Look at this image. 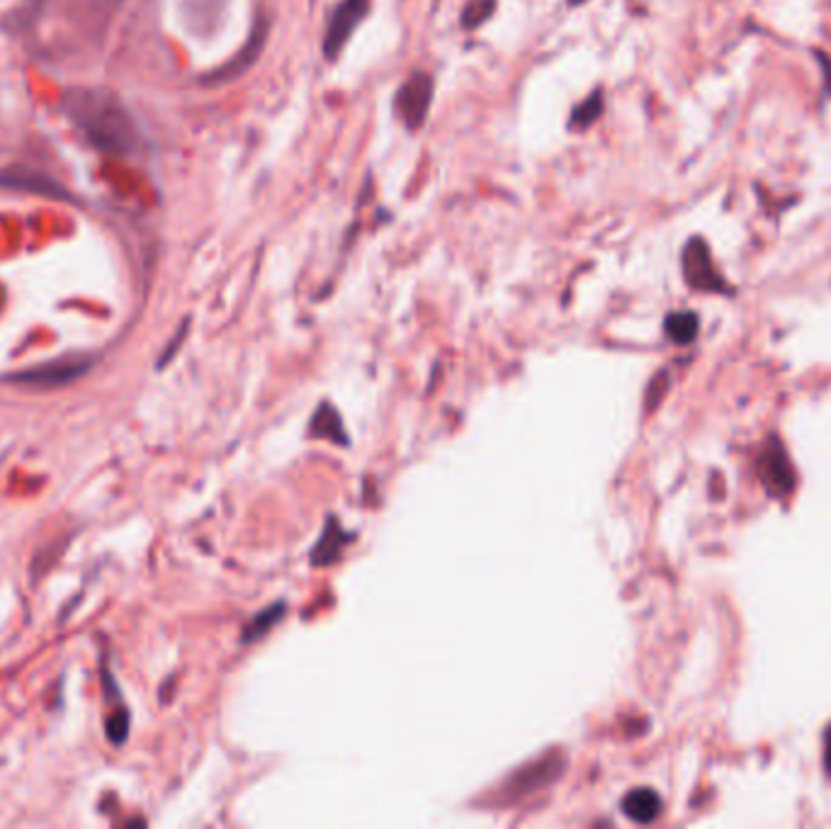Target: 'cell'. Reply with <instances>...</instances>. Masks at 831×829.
Listing matches in <instances>:
<instances>
[{
	"mask_svg": "<svg viewBox=\"0 0 831 829\" xmlns=\"http://www.w3.org/2000/svg\"><path fill=\"white\" fill-rule=\"evenodd\" d=\"M367 13L370 0H341L335 6L327 32H323V54H327V59H335L345 50V44L351 42L353 32L367 18Z\"/></svg>",
	"mask_w": 831,
	"mask_h": 829,
	"instance_id": "277c9868",
	"label": "cell"
},
{
	"mask_svg": "<svg viewBox=\"0 0 831 829\" xmlns=\"http://www.w3.org/2000/svg\"><path fill=\"white\" fill-rule=\"evenodd\" d=\"M430 103H433V78L424 71H416V74L408 76L402 88L394 95V113L402 119V125L406 129H420L426 123V117L430 113Z\"/></svg>",
	"mask_w": 831,
	"mask_h": 829,
	"instance_id": "3957f363",
	"label": "cell"
},
{
	"mask_svg": "<svg viewBox=\"0 0 831 829\" xmlns=\"http://www.w3.org/2000/svg\"><path fill=\"white\" fill-rule=\"evenodd\" d=\"M572 3H574V6H582V3H586V0H572Z\"/></svg>",
	"mask_w": 831,
	"mask_h": 829,
	"instance_id": "ac0fdd59",
	"label": "cell"
},
{
	"mask_svg": "<svg viewBox=\"0 0 831 829\" xmlns=\"http://www.w3.org/2000/svg\"><path fill=\"white\" fill-rule=\"evenodd\" d=\"M600 113H604V93L594 91L582 105L574 107V113L569 117V127H574V129L592 127L596 119L600 117Z\"/></svg>",
	"mask_w": 831,
	"mask_h": 829,
	"instance_id": "30bf717a",
	"label": "cell"
},
{
	"mask_svg": "<svg viewBox=\"0 0 831 829\" xmlns=\"http://www.w3.org/2000/svg\"><path fill=\"white\" fill-rule=\"evenodd\" d=\"M62 110L90 147L107 156H131L141 144L135 117L115 93L98 86H76L64 93Z\"/></svg>",
	"mask_w": 831,
	"mask_h": 829,
	"instance_id": "6da1fadb",
	"label": "cell"
},
{
	"mask_svg": "<svg viewBox=\"0 0 831 829\" xmlns=\"http://www.w3.org/2000/svg\"><path fill=\"white\" fill-rule=\"evenodd\" d=\"M493 8H497V0H475V3H469L462 13V28L475 30L479 25H484L489 15L493 13Z\"/></svg>",
	"mask_w": 831,
	"mask_h": 829,
	"instance_id": "8fae6325",
	"label": "cell"
},
{
	"mask_svg": "<svg viewBox=\"0 0 831 829\" xmlns=\"http://www.w3.org/2000/svg\"><path fill=\"white\" fill-rule=\"evenodd\" d=\"M824 766L831 776V727L827 730V737H824Z\"/></svg>",
	"mask_w": 831,
	"mask_h": 829,
	"instance_id": "9a60e30c",
	"label": "cell"
},
{
	"mask_svg": "<svg viewBox=\"0 0 831 829\" xmlns=\"http://www.w3.org/2000/svg\"><path fill=\"white\" fill-rule=\"evenodd\" d=\"M323 412H327V422L329 424H323L321 416H315V424H311V431H315V434H319V436L331 438L333 443H345L348 438H345L343 428H341V418L335 416V412H333L331 406H323Z\"/></svg>",
	"mask_w": 831,
	"mask_h": 829,
	"instance_id": "7c38bea8",
	"label": "cell"
},
{
	"mask_svg": "<svg viewBox=\"0 0 831 829\" xmlns=\"http://www.w3.org/2000/svg\"><path fill=\"white\" fill-rule=\"evenodd\" d=\"M44 6H46V0H25V10L30 15H38Z\"/></svg>",
	"mask_w": 831,
	"mask_h": 829,
	"instance_id": "e0dca14e",
	"label": "cell"
},
{
	"mask_svg": "<svg viewBox=\"0 0 831 829\" xmlns=\"http://www.w3.org/2000/svg\"><path fill=\"white\" fill-rule=\"evenodd\" d=\"M758 472H761L764 485L774 497H788L792 491L795 472L778 438H770L768 446L761 450V458H758Z\"/></svg>",
	"mask_w": 831,
	"mask_h": 829,
	"instance_id": "8992f818",
	"label": "cell"
},
{
	"mask_svg": "<svg viewBox=\"0 0 831 829\" xmlns=\"http://www.w3.org/2000/svg\"><path fill=\"white\" fill-rule=\"evenodd\" d=\"M93 3H95V6H98V8H103V10H105V13H107V15H110L115 8H119V3H122V0H93Z\"/></svg>",
	"mask_w": 831,
	"mask_h": 829,
	"instance_id": "2e32d148",
	"label": "cell"
},
{
	"mask_svg": "<svg viewBox=\"0 0 831 829\" xmlns=\"http://www.w3.org/2000/svg\"><path fill=\"white\" fill-rule=\"evenodd\" d=\"M812 56L817 59V66H819V74H822V86H824V93L831 98V56L822 50H814Z\"/></svg>",
	"mask_w": 831,
	"mask_h": 829,
	"instance_id": "5bb4252c",
	"label": "cell"
},
{
	"mask_svg": "<svg viewBox=\"0 0 831 829\" xmlns=\"http://www.w3.org/2000/svg\"><path fill=\"white\" fill-rule=\"evenodd\" d=\"M622 812L630 817L632 822L649 825L654 822L661 812V800L652 788H637L628 793L622 800Z\"/></svg>",
	"mask_w": 831,
	"mask_h": 829,
	"instance_id": "ba28073f",
	"label": "cell"
},
{
	"mask_svg": "<svg viewBox=\"0 0 831 829\" xmlns=\"http://www.w3.org/2000/svg\"><path fill=\"white\" fill-rule=\"evenodd\" d=\"M0 188H10V190H22V192H38L42 198H52V200H68V192L52 180L50 176H44L34 168L25 166H13L0 171Z\"/></svg>",
	"mask_w": 831,
	"mask_h": 829,
	"instance_id": "52a82bcc",
	"label": "cell"
},
{
	"mask_svg": "<svg viewBox=\"0 0 831 829\" xmlns=\"http://www.w3.org/2000/svg\"><path fill=\"white\" fill-rule=\"evenodd\" d=\"M681 268L683 278L693 290L713 293V295H732V285L725 280V275L720 273L713 261V251H710L703 236H691L683 246L681 254Z\"/></svg>",
	"mask_w": 831,
	"mask_h": 829,
	"instance_id": "7a4b0ae2",
	"label": "cell"
},
{
	"mask_svg": "<svg viewBox=\"0 0 831 829\" xmlns=\"http://www.w3.org/2000/svg\"><path fill=\"white\" fill-rule=\"evenodd\" d=\"M90 360L88 358H64V360H54V363H46L32 370H22L18 375H10V380H15V384H25V387H38V390H52V387H64V384L76 382L78 378L86 375L90 370Z\"/></svg>",
	"mask_w": 831,
	"mask_h": 829,
	"instance_id": "5b68a950",
	"label": "cell"
},
{
	"mask_svg": "<svg viewBox=\"0 0 831 829\" xmlns=\"http://www.w3.org/2000/svg\"><path fill=\"white\" fill-rule=\"evenodd\" d=\"M664 329L673 343L685 346V343H693L697 329H701V321H697L695 311H673V315L667 317Z\"/></svg>",
	"mask_w": 831,
	"mask_h": 829,
	"instance_id": "9c48e42d",
	"label": "cell"
},
{
	"mask_svg": "<svg viewBox=\"0 0 831 829\" xmlns=\"http://www.w3.org/2000/svg\"><path fill=\"white\" fill-rule=\"evenodd\" d=\"M339 535H341L339 528H335L333 523H329L327 533H323L321 543H319V545H317V550H315V557H317V555H321V552H323V550H327V548H331V550H329V562H331V560H335V557H339L341 545H339V540H335V538H339Z\"/></svg>",
	"mask_w": 831,
	"mask_h": 829,
	"instance_id": "4fadbf2b",
	"label": "cell"
}]
</instances>
